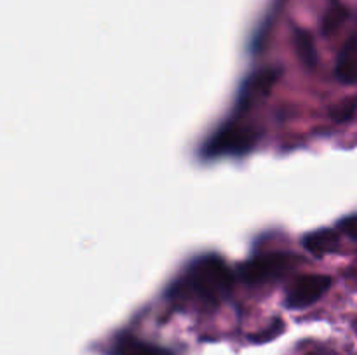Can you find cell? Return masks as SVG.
<instances>
[{"instance_id": "obj_6", "label": "cell", "mask_w": 357, "mask_h": 355, "mask_svg": "<svg viewBox=\"0 0 357 355\" xmlns=\"http://www.w3.org/2000/svg\"><path fill=\"white\" fill-rule=\"evenodd\" d=\"M110 355H173L167 348L145 343L131 334H122L112 345Z\"/></svg>"}, {"instance_id": "obj_10", "label": "cell", "mask_w": 357, "mask_h": 355, "mask_svg": "<svg viewBox=\"0 0 357 355\" xmlns=\"http://www.w3.org/2000/svg\"><path fill=\"white\" fill-rule=\"evenodd\" d=\"M347 9L342 6H335L331 7L330 10L326 13V16H324L323 19V31L324 35H330L333 33L335 30H337L338 26H340L342 23L345 21V17H347Z\"/></svg>"}, {"instance_id": "obj_4", "label": "cell", "mask_w": 357, "mask_h": 355, "mask_svg": "<svg viewBox=\"0 0 357 355\" xmlns=\"http://www.w3.org/2000/svg\"><path fill=\"white\" fill-rule=\"evenodd\" d=\"M331 277L328 275H302L296 278L286 294L288 308H305L316 303L330 289Z\"/></svg>"}, {"instance_id": "obj_9", "label": "cell", "mask_w": 357, "mask_h": 355, "mask_svg": "<svg viewBox=\"0 0 357 355\" xmlns=\"http://www.w3.org/2000/svg\"><path fill=\"white\" fill-rule=\"evenodd\" d=\"M293 38H295V49L300 61L309 68H314L317 65V51L312 35L305 30H296Z\"/></svg>"}, {"instance_id": "obj_7", "label": "cell", "mask_w": 357, "mask_h": 355, "mask_svg": "<svg viewBox=\"0 0 357 355\" xmlns=\"http://www.w3.org/2000/svg\"><path fill=\"white\" fill-rule=\"evenodd\" d=\"M337 77L345 84H357V37L342 49L337 63Z\"/></svg>"}, {"instance_id": "obj_3", "label": "cell", "mask_w": 357, "mask_h": 355, "mask_svg": "<svg viewBox=\"0 0 357 355\" xmlns=\"http://www.w3.org/2000/svg\"><path fill=\"white\" fill-rule=\"evenodd\" d=\"M291 267V258L282 253H268L246 261L239 268V275L248 284H265L281 277Z\"/></svg>"}, {"instance_id": "obj_14", "label": "cell", "mask_w": 357, "mask_h": 355, "mask_svg": "<svg viewBox=\"0 0 357 355\" xmlns=\"http://www.w3.org/2000/svg\"><path fill=\"white\" fill-rule=\"evenodd\" d=\"M307 355H338L335 350H330V348H316V350L309 352Z\"/></svg>"}, {"instance_id": "obj_12", "label": "cell", "mask_w": 357, "mask_h": 355, "mask_svg": "<svg viewBox=\"0 0 357 355\" xmlns=\"http://www.w3.org/2000/svg\"><path fill=\"white\" fill-rule=\"evenodd\" d=\"M282 327L284 326H282L281 320H274L271 327H267L265 331H261L260 334H253V336H251V340L257 341V343H265V341H271V340H274L275 336H279V334H281Z\"/></svg>"}, {"instance_id": "obj_5", "label": "cell", "mask_w": 357, "mask_h": 355, "mask_svg": "<svg viewBox=\"0 0 357 355\" xmlns=\"http://www.w3.org/2000/svg\"><path fill=\"white\" fill-rule=\"evenodd\" d=\"M279 73L275 70H261L257 72L255 75H251L250 79L244 84L243 90H241V100H239V108H246L253 103L255 100L261 96H267L268 90L272 89V86L278 80Z\"/></svg>"}, {"instance_id": "obj_11", "label": "cell", "mask_w": 357, "mask_h": 355, "mask_svg": "<svg viewBox=\"0 0 357 355\" xmlns=\"http://www.w3.org/2000/svg\"><path fill=\"white\" fill-rule=\"evenodd\" d=\"M357 111V96L354 97H347L345 101H342L340 104L335 106V110L331 111L333 118L337 122H345L352 117Z\"/></svg>"}, {"instance_id": "obj_1", "label": "cell", "mask_w": 357, "mask_h": 355, "mask_svg": "<svg viewBox=\"0 0 357 355\" xmlns=\"http://www.w3.org/2000/svg\"><path fill=\"white\" fill-rule=\"evenodd\" d=\"M234 285L232 270L222 258L206 254L192 261L185 278L174 285V294H190L206 303H216L230 294Z\"/></svg>"}, {"instance_id": "obj_8", "label": "cell", "mask_w": 357, "mask_h": 355, "mask_svg": "<svg viewBox=\"0 0 357 355\" xmlns=\"http://www.w3.org/2000/svg\"><path fill=\"white\" fill-rule=\"evenodd\" d=\"M303 244L312 254L324 256V254L337 251L338 244H340V237L333 230H319V232H314L309 237H305Z\"/></svg>"}, {"instance_id": "obj_2", "label": "cell", "mask_w": 357, "mask_h": 355, "mask_svg": "<svg viewBox=\"0 0 357 355\" xmlns=\"http://www.w3.org/2000/svg\"><path fill=\"white\" fill-rule=\"evenodd\" d=\"M258 141V132L250 125L229 124L220 129L202 148V155L218 159L227 155H244L251 152Z\"/></svg>"}, {"instance_id": "obj_13", "label": "cell", "mask_w": 357, "mask_h": 355, "mask_svg": "<svg viewBox=\"0 0 357 355\" xmlns=\"http://www.w3.org/2000/svg\"><path fill=\"white\" fill-rule=\"evenodd\" d=\"M342 232L347 233L351 239L357 240V218H347L340 223Z\"/></svg>"}]
</instances>
